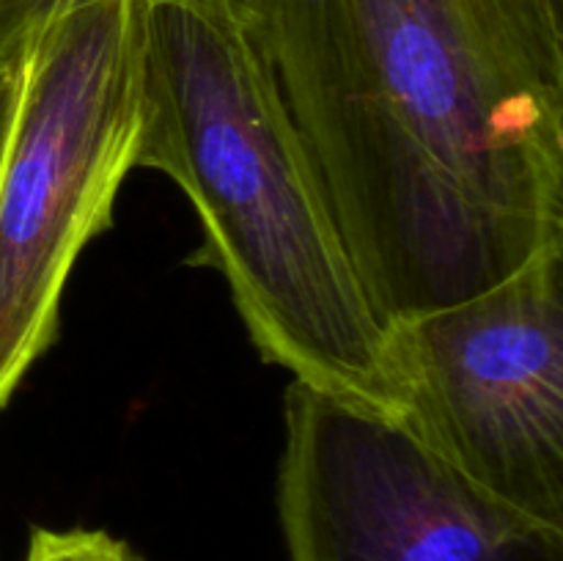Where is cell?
<instances>
[{
    "label": "cell",
    "instance_id": "6da1fadb",
    "mask_svg": "<svg viewBox=\"0 0 563 561\" xmlns=\"http://www.w3.org/2000/svg\"><path fill=\"white\" fill-rule=\"evenodd\" d=\"M385 324L563 245V0H253Z\"/></svg>",
    "mask_w": 563,
    "mask_h": 561
},
{
    "label": "cell",
    "instance_id": "7a4b0ae2",
    "mask_svg": "<svg viewBox=\"0 0 563 561\" xmlns=\"http://www.w3.org/2000/svg\"><path fill=\"white\" fill-rule=\"evenodd\" d=\"M137 80L135 168L170 176L190 198L198 262L223 275L264 361L405 416L388 324L245 14L209 0H137Z\"/></svg>",
    "mask_w": 563,
    "mask_h": 561
},
{
    "label": "cell",
    "instance_id": "3957f363",
    "mask_svg": "<svg viewBox=\"0 0 563 561\" xmlns=\"http://www.w3.org/2000/svg\"><path fill=\"white\" fill-rule=\"evenodd\" d=\"M0 160V410L58 333L64 286L108 231L141 132L137 0L55 16L16 64Z\"/></svg>",
    "mask_w": 563,
    "mask_h": 561
},
{
    "label": "cell",
    "instance_id": "277c9868",
    "mask_svg": "<svg viewBox=\"0 0 563 561\" xmlns=\"http://www.w3.org/2000/svg\"><path fill=\"white\" fill-rule=\"evenodd\" d=\"M405 418L473 484L563 531V245L388 324Z\"/></svg>",
    "mask_w": 563,
    "mask_h": 561
},
{
    "label": "cell",
    "instance_id": "5b68a950",
    "mask_svg": "<svg viewBox=\"0 0 563 561\" xmlns=\"http://www.w3.org/2000/svg\"><path fill=\"white\" fill-rule=\"evenodd\" d=\"M278 515L289 561H563V531L484 493L405 416L291 380Z\"/></svg>",
    "mask_w": 563,
    "mask_h": 561
},
{
    "label": "cell",
    "instance_id": "8992f818",
    "mask_svg": "<svg viewBox=\"0 0 563 561\" xmlns=\"http://www.w3.org/2000/svg\"><path fill=\"white\" fill-rule=\"evenodd\" d=\"M93 0H0V64L16 66L33 38L66 11ZM247 14L253 0H209Z\"/></svg>",
    "mask_w": 563,
    "mask_h": 561
},
{
    "label": "cell",
    "instance_id": "52a82bcc",
    "mask_svg": "<svg viewBox=\"0 0 563 561\" xmlns=\"http://www.w3.org/2000/svg\"><path fill=\"white\" fill-rule=\"evenodd\" d=\"M25 561H141L132 548L108 531H88V528H36L27 542Z\"/></svg>",
    "mask_w": 563,
    "mask_h": 561
},
{
    "label": "cell",
    "instance_id": "ba28073f",
    "mask_svg": "<svg viewBox=\"0 0 563 561\" xmlns=\"http://www.w3.org/2000/svg\"><path fill=\"white\" fill-rule=\"evenodd\" d=\"M16 91H20V69L0 64V160H3L5 141H9L11 119L16 108Z\"/></svg>",
    "mask_w": 563,
    "mask_h": 561
}]
</instances>
